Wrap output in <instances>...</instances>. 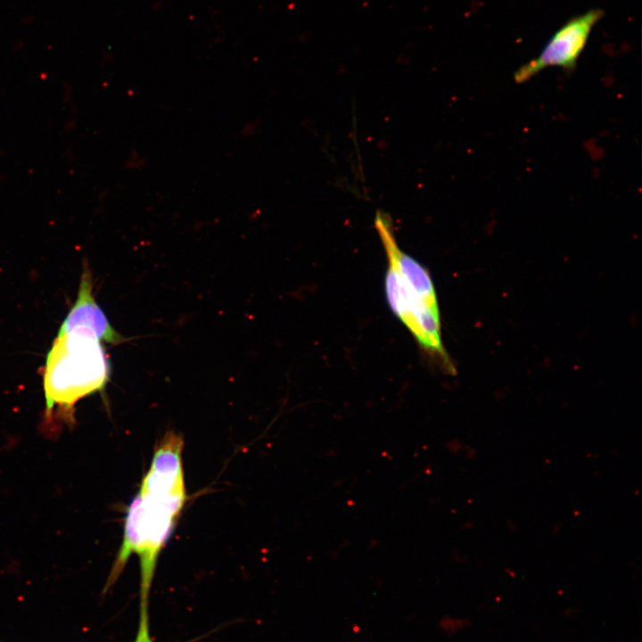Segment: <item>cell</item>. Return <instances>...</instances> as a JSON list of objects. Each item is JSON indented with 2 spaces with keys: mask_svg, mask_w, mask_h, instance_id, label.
<instances>
[{
  "mask_svg": "<svg viewBox=\"0 0 642 642\" xmlns=\"http://www.w3.org/2000/svg\"><path fill=\"white\" fill-rule=\"evenodd\" d=\"M603 15L601 9H590L567 21L553 35L536 58L515 71L514 80L524 82L547 67L572 69L585 48L592 29Z\"/></svg>",
  "mask_w": 642,
  "mask_h": 642,
  "instance_id": "obj_4",
  "label": "cell"
},
{
  "mask_svg": "<svg viewBox=\"0 0 642 642\" xmlns=\"http://www.w3.org/2000/svg\"><path fill=\"white\" fill-rule=\"evenodd\" d=\"M384 285L390 308L412 333L421 349L444 369L453 371L441 340L438 301H431L422 296L390 264Z\"/></svg>",
  "mask_w": 642,
  "mask_h": 642,
  "instance_id": "obj_3",
  "label": "cell"
},
{
  "mask_svg": "<svg viewBox=\"0 0 642 642\" xmlns=\"http://www.w3.org/2000/svg\"><path fill=\"white\" fill-rule=\"evenodd\" d=\"M110 362L102 342L82 331L57 334L43 368L45 422L75 423L76 403L103 391L110 377Z\"/></svg>",
  "mask_w": 642,
  "mask_h": 642,
  "instance_id": "obj_2",
  "label": "cell"
},
{
  "mask_svg": "<svg viewBox=\"0 0 642 642\" xmlns=\"http://www.w3.org/2000/svg\"><path fill=\"white\" fill-rule=\"evenodd\" d=\"M62 100L64 103H71L72 102V92L70 88H69V91H65V93H62Z\"/></svg>",
  "mask_w": 642,
  "mask_h": 642,
  "instance_id": "obj_8",
  "label": "cell"
},
{
  "mask_svg": "<svg viewBox=\"0 0 642 642\" xmlns=\"http://www.w3.org/2000/svg\"><path fill=\"white\" fill-rule=\"evenodd\" d=\"M93 277L87 263H84L76 301L62 321L58 334L72 331L91 333L99 341L119 344L127 341L109 322L95 300Z\"/></svg>",
  "mask_w": 642,
  "mask_h": 642,
  "instance_id": "obj_5",
  "label": "cell"
},
{
  "mask_svg": "<svg viewBox=\"0 0 642 642\" xmlns=\"http://www.w3.org/2000/svg\"><path fill=\"white\" fill-rule=\"evenodd\" d=\"M184 440L165 434L157 443L151 465L126 512L121 546L106 588L120 575L132 555L140 561V621L138 634H149L147 605L161 550L169 539L186 502L182 462Z\"/></svg>",
  "mask_w": 642,
  "mask_h": 642,
  "instance_id": "obj_1",
  "label": "cell"
},
{
  "mask_svg": "<svg viewBox=\"0 0 642 642\" xmlns=\"http://www.w3.org/2000/svg\"><path fill=\"white\" fill-rule=\"evenodd\" d=\"M143 165H144L143 159L136 152H132L129 154L128 160L126 161V166L129 169H135V168L137 169L139 167H142Z\"/></svg>",
  "mask_w": 642,
  "mask_h": 642,
  "instance_id": "obj_6",
  "label": "cell"
},
{
  "mask_svg": "<svg viewBox=\"0 0 642 642\" xmlns=\"http://www.w3.org/2000/svg\"><path fill=\"white\" fill-rule=\"evenodd\" d=\"M135 642H152V640H143V639L136 638Z\"/></svg>",
  "mask_w": 642,
  "mask_h": 642,
  "instance_id": "obj_9",
  "label": "cell"
},
{
  "mask_svg": "<svg viewBox=\"0 0 642 642\" xmlns=\"http://www.w3.org/2000/svg\"><path fill=\"white\" fill-rule=\"evenodd\" d=\"M77 126V122L74 119H69L65 121L63 130L65 133H71Z\"/></svg>",
  "mask_w": 642,
  "mask_h": 642,
  "instance_id": "obj_7",
  "label": "cell"
}]
</instances>
